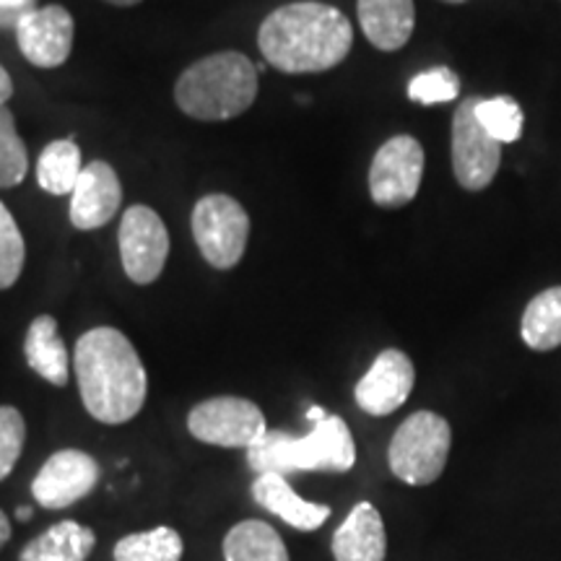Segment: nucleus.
Instances as JSON below:
<instances>
[{
    "instance_id": "1",
    "label": "nucleus",
    "mask_w": 561,
    "mask_h": 561,
    "mask_svg": "<svg viewBox=\"0 0 561 561\" xmlns=\"http://www.w3.org/2000/svg\"><path fill=\"white\" fill-rule=\"evenodd\" d=\"M76 380L89 416L102 424H125L146 403L149 377L138 351L117 328H94L76 343Z\"/></svg>"
},
{
    "instance_id": "2",
    "label": "nucleus",
    "mask_w": 561,
    "mask_h": 561,
    "mask_svg": "<svg viewBox=\"0 0 561 561\" xmlns=\"http://www.w3.org/2000/svg\"><path fill=\"white\" fill-rule=\"evenodd\" d=\"M351 45L354 32L346 13L314 0L280 5L257 32L263 58L284 73L331 70L346 60Z\"/></svg>"
},
{
    "instance_id": "3",
    "label": "nucleus",
    "mask_w": 561,
    "mask_h": 561,
    "mask_svg": "<svg viewBox=\"0 0 561 561\" xmlns=\"http://www.w3.org/2000/svg\"><path fill=\"white\" fill-rule=\"evenodd\" d=\"M257 96V68L248 55L227 50L193 62L174 87V102L195 121L240 117Z\"/></svg>"
},
{
    "instance_id": "4",
    "label": "nucleus",
    "mask_w": 561,
    "mask_h": 561,
    "mask_svg": "<svg viewBox=\"0 0 561 561\" xmlns=\"http://www.w3.org/2000/svg\"><path fill=\"white\" fill-rule=\"evenodd\" d=\"M248 462L261 473H346L356 462V445L348 424L341 416H328L312 424L305 437H291L286 432H265V437L248 450Z\"/></svg>"
},
{
    "instance_id": "5",
    "label": "nucleus",
    "mask_w": 561,
    "mask_h": 561,
    "mask_svg": "<svg viewBox=\"0 0 561 561\" xmlns=\"http://www.w3.org/2000/svg\"><path fill=\"white\" fill-rule=\"evenodd\" d=\"M453 447L447 419L434 411H416L398 426L388 447V462L396 479L411 486H430L445 473Z\"/></svg>"
},
{
    "instance_id": "6",
    "label": "nucleus",
    "mask_w": 561,
    "mask_h": 561,
    "mask_svg": "<svg viewBox=\"0 0 561 561\" xmlns=\"http://www.w3.org/2000/svg\"><path fill=\"white\" fill-rule=\"evenodd\" d=\"M193 237L206 263L219 271L234 268L248 250V210L231 195H206L193 208Z\"/></svg>"
},
{
    "instance_id": "7",
    "label": "nucleus",
    "mask_w": 561,
    "mask_h": 561,
    "mask_svg": "<svg viewBox=\"0 0 561 561\" xmlns=\"http://www.w3.org/2000/svg\"><path fill=\"white\" fill-rule=\"evenodd\" d=\"M187 430L198 442L216 447L250 450L268 432L261 405L237 396L208 398L187 416Z\"/></svg>"
},
{
    "instance_id": "8",
    "label": "nucleus",
    "mask_w": 561,
    "mask_h": 561,
    "mask_svg": "<svg viewBox=\"0 0 561 561\" xmlns=\"http://www.w3.org/2000/svg\"><path fill=\"white\" fill-rule=\"evenodd\" d=\"M476 102L458 104L453 115V172L462 191H486L502 164V144L481 128Z\"/></svg>"
},
{
    "instance_id": "9",
    "label": "nucleus",
    "mask_w": 561,
    "mask_h": 561,
    "mask_svg": "<svg viewBox=\"0 0 561 561\" xmlns=\"http://www.w3.org/2000/svg\"><path fill=\"white\" fill-rule=\"evenodd\" d=\"M424 178V149L413 136L385 140L369 167V193L380 208H403L416 198Z\"/></svg>"
},
{
    "instance_id": "10",
    "label": "nucleus",
    "mask_w": 561,
    "mask_h": 561,
    "mask_svg": "<svg viewBox=\"0 0 561 561\" xmlns=\"http://www.w3.org/2000/svg\"><path fill=\"white\" fill-rule=\"evenodd\" d=\"M117 242L125 276L133 284L149 286L161 276L170 255V231L157 210L149 206H130L125 210Z\"/></svg>"
},
{
    "instance_id": "11",
    "label": "nucleus",
    "mask_w": 561,
    "mask_h": 561,
    "mask_svg": "<svg viewBox=\"0 0 561 561\" xmlns=\"http://www.w3.org/2000/svg\"><path fill=\"white\" fill-rule=\"evenodd\" d=\"M100 483V462L83 450H58L32 481V496L45 510H66Z\"/></svg>"
},
{
    "instance_id": "12",
    "label": "nucleus",
    "mask_w": 561,
    "mask_h": 561,
    "mask_svg": "<svg viewBox=\"0 0 561 561\" xmlns=\"http://www.w3.org/2000/svg\"><path fill=\"white\" fill-rule=\"evenodd\" d=\"M413 382H416V369L409 354L385 348L356 385V405L369 416H390L409 401Z\"/></svg>"
},
{
    "instance_id": "13",
    "label": "nucleus",
    "mask_w": 561,
    "mask_h": 561,
    "mask_svg": "<svg viewBox=\"0 0 561 561\" xmlns=\"http://www.w3.org/2000/svg\"><path fill=\"white\" fill-rule=\"evenodd\" d=\"M73 16L62 5H42L16 26L19 50L32 66L58 68L73 50Z\"/></svg>"
},
{
    "instance_id": "14",
    "label": "nucleus",
    "mask_w": 561,
    "mask_h": 561,
    "mask_svg": "<svg viewBox=\"0 0 561 561\" xmlns=\"http://www.w3.org/2000/svg\"><path fill=\"white\" fill-rule=\"evenodd\" d=\"M123 203L117 172L107 161H91L83 167L73 193H70V224L81 231L100 229L115 219Z\"/></svg>"
},
{
    "instance_id": "15",
    "label": "nucleus",
    "mask_w": 561,
    "mask_h": 561,
    "mask_svg": "<svg viewBox=\"0 0 561 561\" xmlns=\"http://www.w3.org/2000/svg\"><path fill=\"white\" fill-rule=\"evenodd\" d=\"M252 500L265 512L276 515L291 528L301 533L318 530L320 525H325L331 517V507L328 504H314L305 502L297 491L291 489V483L286 481V476L280 473H261L252 481Z\"/></svg>"
},
{
    "instance_id": "16",
    "label": "nucleus",
    "mask_w": 561,
    "mask_h": 561,
    "mask_svg": "<svg viewBox=\"0 0 561 561\" xmlns=\"http://www.w3.org/2000/svg\"><path fill=\"white\" fill-rule=\"evenodd\" d=\"M335 561H385L388 536H385L382 515L371 502H359L348 512L341 528L333 533Z\"/></svg>"
},
{
    "instance_id": "17",
    "label": "nucleus",
    "mask_w": 561,
    "mask_h": 561,
    "mask_svg": "<svg viewBox=\"0 0 561 561\" xmlns=\"http://www.w3.org/2000/svg\"><path fill=\"white\" fill-rule=\"evenodd\" d=\"M356 13L364 37L382 53L401 50L416 26L413 0H359Z\"/></svg>"
},
{
    "instance_id": "18",
    "label": "nucleus",
    "mask_w": 561,
    "mask_h": 561,
    "mask_svg": "<svg viewBox=\"0 0 561 561\" xmlns=\"http://www.w3.org/2000/svg\"><path fill=\"white\" fill-rule=\"evenodd\" d=\"M26 364L37 371L42 380L55 388H66L70 380V356L58 333V320L53 314H39L32 320L24 341Z\"/></svg>"
},
{
    "instance_id": "19",
    "label": "nucleus",
    "mask_w": 561,
    "mask_h": 561,
    "mask_svg": "<svg viewBox=\"0 0 561 561\" xmlns=\"http://www.w3.org/2000/svg\"><path fill=\"white\" fill-rule=\"evenodd\" d=\"M96 546V533L87 525L62 520L37 538H32L19 553V561H87Z\"/></svg>"
},
{
    "instance_id": "20",
    "label": "nucleus",
    "mask_w": 561,
    "mask_h": 561,
    "mask_svg": "<svg viewBox=\"0 0 561 561\" xmlns=\"http://www.w3.org/2000/svg\"><path fill=\"white\" fill-rule=\"evenodd\" d=\"M227 561H289V549L276 528L263 520H244L224 538Z\"/></svg>"
},
{
    "instance_id": "21",
    "label": "nucleus",
    "mask_w": 561,
    "mask_h": 561,
    "mask_svg": "<svg viewBox=\"0 0 561 561\" xmlns=\"http://www.w3.org/2000/svg\"><path fill=\"white\" fill-rule=\"evenodd\" d=\"M520 335L525 346L533 351H553L561 346V286H551L528 301Z\"/></svg>"
},
{
    "instance_id": "22",
    "label": "nucleus",
    "mask_w": 561,
    "mask_h": 561,
    "mask_svg": "<svg viewBox=\"0 0 561 561\" xmlns=\"http://www.w3.org/2000/svg\"><path fill=\"white\" fill-rule=\"evenodd\" d=\"M83 172L81 149L76 140H53L37 161V182L50 195H70Z\"/></svg>"
},
{
    "instance_id": "23",
    "label": "nucleus",
    "mask_w": 561,
    "mask_h": 561,
    "mask_svg": "<svg viewBox=\"0 0 561 561\" xmlns=\"http://www.w3.org/2000/svg\"><path fill=\"white\" fill-rule=\"evenodd\" d=\"M185 543L174 528H159L130 533L115 543V561H180Z\"/></svg>"
},
{
    "instance_id": "24",
    "label": "nucleus",
    "mask_w": 561,
    "mask_h": 561,
    "mask_svg": "<svg viewBox=\"0 0 561 561\" xmlns=\"http://www.w3.org/2000/svg\"><path fill=\"white\" fill-rule=\"evenodd\" d=\"M476 117L481 128L500 144H515L523 136L525 115L523 107L512 96H491V100L476 102Z\"/></svg>"
},
{
    "instance_id": "25",
    "label": "nucleus",
    "mask_w": 561,
    "mask_h": 561,
    "mask_svg": "<svg viewBox=\"0 0 561 561\" xmlns=\"http://www.w3.org/2000/svg\"><path fill=\"white\" fill-rule=\"evenodd\" d=\"M30 172V153L16 133L13 112L0 107V187H16Z\"/></svg>"
},
{
    "instance_id": "26",
    "label": "nucleus",
    "mask_w": 561,
    "mask_h": 561,
    "mask_svg": "<svg viewBox=\"0 0 561 561\" xmlns=\"http://www.w3.org/2000/svg\"><path fill=\"white\" fill-rule=\"evenodd\" d=\"M26 261V244L11 210L0 201V291L16 284Z\"/></svg>"
},
{
    "instance_id": "27",
    "label": "nucleus",
    "mask_w": 561,
    "mask_h": 561,
    "mask_svg": "<svg viewBox=\"0 0 561 561\" xmlns=\"http://www.w3.org/2000/svg\"><path fill=\"white\" fill-rule=\"evenodd\" d=\"M460 94V79L455 70L447 66H437L424 70V73L413 76V81L409 83V100L416 104H445L453 102L455 96Z\"/></svg>"
},
{
    "instance_id": "28",
    "label": "nucleus",
    "mask_w": 561,
    "mask_h": 561,
    "mask_svg": "<svg viewBox=\"0 0 561 561\" xmlns=\"http://www.w3.org/2000/svg\"><path fill=\"white\" fill-rule=\"evenodd\" d=\"M26 442V421L13 405H0V481L13 471Z\"/></svg>"
},
{
    "instance_id": "29",
    "label": "nucleus",
    "mask_w": 561,
    "mask_h": 561,
    "mask_svg": "<svg viewBox=\"0 0 561 561\" xmlns=\"http://www.w3.org/2000/svg\"><path fill=\"white\" fill-rule=\"evenodd\" d=\"M26 9H5V5H0V30H13L16 32V26L21 24V19L26 16Z\"/></svg>"
},
{
    "instance_id": "30",
    "label": "nucleus",
    "mask_w": 561,
    "mask_h": 561,
    "mask_svg": "<svg viewBox=\"0 0 561 561\" xmlns=\"http://www.w3.org/2000/svg\"><path fill=\"white\" fill-rule=\"evenodd\" d=\"M11 94H13L11 76H9V70H5L3 66H0V107H3V104L11 100Z\"/></svg>"
},
{
    "instance_id": "31",
    "label": "nucleus",
    "mask_w": 561,
    "mask_h": 561,
    "mask_svg": "<svg viewBox=\"0 0 561 561\" xmlns=\"http://www.w3.org/2000/svg\"><path fill=\"white\" fill-rule=\"evenodd\" d=\"M9 538H11V520H9V515L0 510V549L9 543Z\"/></svg>"
},
{
    "instance_id": "32",
    "label": "nucleus",
    "mask_w": 561,
    "mask_h": 561,
    "mask_svg": "<svg viewBox=\"0 0 561 561\" xmlns=\"http://www.w3.org/2000/svg\"><path fill=\"white\" fill-rule=\"evenodd\" d=\"M0 5H5V9L34 11V9H37V0H0Z\"/></svg>"
},
{
    "instance_id": "33",
    "label": "nucleus",
    "mask_w": 561,
    "mask_h": 561,
    "mask_svg": "<svg viewBox=\"0 0 561 561\" xmlns=\"http://www.w3.org/2000/svg\"><path fill=\"white\" fill-rule=\"evenodd\" d=\"M331 413H328L325 409H320V405H310V411H307V419L312 421V424H320V421H325Z\"/></svg>"
},
{
    "instance_id": "34",
    "label": "nucleus",
    "mask_w": 561,
    "mask_h": 561,
    "mask_svg": "<svg viewBox=\"0 0 561 561\" xmlns=\"http://www.w3.org/2000/svg\"><path fill=\"white\" fill-rule=\"evenodd\" d=\"M16 517H19L21 523H26V520H30V517H32V507H19V510H16Z\"/></svg>"
},
{
    "instance_id": "35",
    "label": "nucleus",
    "mask_w": 561,
    "mask_h": 561,
    "mask_svg": "<svg viewBox=\"0 0 561 561\" xmlns=\"http://www.w3.org/2000/svg\"><path fill=\"white\" fill-rule=\"evenodd\" d=\"M107 3L123 5V9H128V5H136V3H140V0H107Z\"/></svg>"
},
{
    "instance_id": "36",
    "label": "nucleus",
    "mask_w": 561,
    "mask_h": 561,
    "mask_svg": "<svg viewBox=\"0 0 561 561\" xmlns=\"http://www.w3.org/2000/svg\"><path fill=\"white\" fill-rule=\"evenodd\" d=\"M445 3H468V0H445Z\"/></svg>"
}]
</instances>
